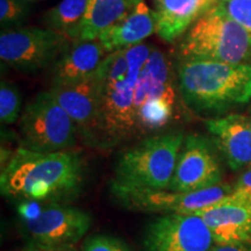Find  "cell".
Returning a JSON list of instances; mask_svg holds the SVG:
<instances>
[{"label":"cell","mask_w":251,"mask_h":251,"mask_svg":"<svg viewBox=\"0 0 251 251\" xmlns=\"http://www.w3.org/2000/svg\"><path fill=\"white\" fill-rule=\"evenodd\" d=\"M214 238L198 214H164L147 226L146 251H211Z\"/></svg>","instance_id":"cell-10"},{"label":"cell","mask_w":251,"mask_h":251,"mask_svg":"<svg viewBox=\"0 0 251 251\" xmlns=\"http://www.w3.org/2000/svg\"><path fill=\"white\" fill-rule=\"evenodd\" d=\"M21 97L18 87L9 81L0 85V120L2 125H13L21 117Z\"/></svg>","instance_id":"cell-20"},{"label":"cell","mask_w":251,"mask_h":251,"mask_svg":"<svg viewBox=\"0 0 251 251\" xmlns=\"http://www.w3.org/2000/svg\"><path fill=\"white\" fill-rule=\"evenodd\" d=\"M71 42L49 28H5L0 34V58L5 67L36 72L57 61Z\"/></svg>","instance_id":"cell-8"},{"label":"cell","mask_w":251,"mask_h":251,"mask_svg":"<svg viewBox=\"0 0 251 251\" xmlns=\"http://www.w3.org/2000/svg\"><path fill=\"white\" fill-rule=\"evenodd\" d=\"M153 48L140 43L109 52L97 71L102 147L115 146L139 135L135 91Z\"/></svg>","instance_id":"cell-2"},{"label":"cell","mask_w":251,"mask_h":251,"mask_svg":"<svg viewBox=\"0 0 251 251\" xmlns=\"http://www.w3.org/2000/svg\"><path fill=\"white\" fill-rule=\"evenodd\" d=\"M153 33H156L155 12L141 0L125 18L103 30L98 39L109 54L140 45Z\"/></svg>","instance_id":"cell-16"},{"label":"cell","mask_w":251,"mask_h":251,"mask_svg":"<svg viewBox=\"0 0 251 251\" xmlns=\"http://www.w3.org/2000/svg\"><path fill=\"white\" fill-rule=\"evenodd\" d=\"M28 6L24 0H0V23L2 28L17 26L26 19Z\"/></svg>","instance_id":"cell-22"},{"label":"cell","mask_w":251,"mask_h":251,"mask_svg":"<svg viewBox=\"0 0 251 251\" xmlns=\"http://www.w3.org/2000/svg\"><path fill=\"white\" fill-rule=\"evenodd\" d=\"M214 143L231 170L251 165V127L243 114H227L206 121Z\"/></svg>","instance_id":"cell-14"},{"label":"cell","mask_w":251,"mask_h":251,"mask_svg":"<svg viewBox=\"0 0 251 251\" xmlns=\"http://www.w3.org/2000/svg\"><path fill=\"white\" fill-rule=\"evenodd\" d=\"M77 128L51 93L36 94L20 117L23 148L36 152L65 151L75 146Z\"/></svg>","instance_id":"cell-6"},{"label":"cell","mask_w":251,"mask_h":251,"mask_svg":"<svg viewBox=\"0 0 251 251\" xmlns=\"http://www.w3.org/2000/svg\"><path fill=\"white\" fill-rule=\"evenodd\" d=\"M178 49L183 59L251 65L250 34L215 2L188 28Z\"/></svg>","instance_id":"cell-4"},{"label":"cell","mask_w":251,"mask_h":251,"mask_svg":"<svg viewBox=\"0 0 251 251\" xmlns=\"http://www.w3.org/2000/svg\"><path fill=\"white\" fill-rule=\"evenodd\" d=\"M108 52L99 39L72 41L69 48L54 63L52 85H70L90 79Z\"/></svg>","instance_id":"cell-15"},{"label":"cell","mask_w":251,"mask_h":251,"mask_svg":"<svg viewBox=\"0 0 251 251\" xmlns=\"http://www.w3.org/2000/svg\"><path fill=\"white\" fill-rule=\"evenodd\" d=\"M215 4L251 36V0H216Z\"/></svg>","instance_id":"cell-21"},{"label":"cell","mask_w":251,"mask_h":251,"mask_svg":"<svg viewBox=\"0 0 251 251\" xmlns=\"http://www.w3.org/2000/svg\"><path fill=\"white\" fill-rule=\"evenodd\" d=\"M141 0H90L77 41L98 39L100 34L131 12Z\"/></svg>","instance_id":"cell-18"},{"label":"cell","mask_w":251,"mask_h":251,"mask_svg":"<svg viewBox=\"0 0 251 251\" xmlns=\"http://www.w3.org/2000/svg\"><path fill=\"white\" fill-rule=\"evenodd\" d=\"M83 251H131V249L120 238L109 235H94L86 238Z\"/></svg>","instance_id":"cell-23"},{"label":"cell","mask_w":251,"mask_h":251,"mask_svg":"<svg viewBox=\"0 0 251 251\" xmlns=\"http://www.w3.org/2000/svg\"><path fill=\"white\" fill-rule=\"evenodd\" d=\"M90 0H62L45 15V24L71 41H77Z\"/></svg>","instance_id":"cell-19"},{"label":"cell","mask_w":251,"mask_h":251,"mask_svg":"<svg viewBox=\"0 0 251 251\" xmlns=\"http://www.w3.org/2000/svg\"><path fill=\"white\" fill-rule=\"evenodd\" d=\"M31 246L42 250L74 247L92 225L89 213L58 202L43 203L39 215L21 222Z\"/></svg>","instance_id":"cell-9"},{"label":"cell","mask_w":251,"mask_h":251,"mask_svg":"<svg viewBox=\"0 0 251 251\" xmlns=\"http://www.w3.org/2000/svg\"><path fill=\"white\" fill-rule=\"evenodd\" d=\"M231 193L251 201V166L240 176L236 183L234 184Z\"/></svg>","instance_id":"cell-24"},{"label":"cell","mask_w":251,"mask_h":251,"mask_svg":"<svg viewBox=\"0 0 251 251\" xmlns=\"http://www.w3.org/2000/svg\"><path fill=\"white\" fill-rule=\"evenodd\" d=\"M184 140L183 131L146 137L119 155L113 180L130 186L169 190Z\"/></svg>","instance_id":"cell-5"},{"label":"cell","mask_w":251,"mask_h":251,"mask_svg":"<svg viewBox=\"0 0 251 251\" xmlns=\"http://www.w3.org/2000/svg\"><path fill=\"white\" fill-rule=\"evenodd\" d=\"M45 251H78L76 248L74 247H64V248H56V249H47Z\"/></svg>","instance_id":"cell-26"},{"label":"cell","mask_w":251,"mask_h":251,"mask_svg":"<svg viewBox=\"0 0 251 251\" xmlns=\"http://www.w3.org/2000/svg\"><path fill=\"white\" fill-rule=\"evenodd\" d=\"M23 251H45V250L40 249V248H37V247H35V246H30V247L26 248V249H24Z\"/></svg>","instance_id":"cell-27"},{"label":"cell","mask_w":251,"mask_h":251,"mask_svg":"<svg viewBox=\"0 0 251 251\" xmlns=\"http://www.w3.org/2000/svg\"><path fill=\"white\" fill-rule=\"evenodd\" d=\"M231 192L233 186L222 183L193 192L130 186L114 180L111 183L113 198L125 208L162 214H197L230 196Z\"/></svg>","instance_id":"cell-7"},{"label":"cell","mask_w":251,"mask_h":251,"mask_svg":"<svg viewBox=\"0 0 251 251\" xmlns=\"http://www.w3.org/2000/svg\"><path fill=\"white\" fill-rule=\"evenodd\" d=\"M202 218L215 243H251V201L233 193L197 213Z\"/></svg>","instance_id":"cell-13"},{"label":"cell","mask_w":251,"mask_h":251,"mask_svg":"<svg viewBox=\"0 0 251 251\" xmlns=\"http://www.w3.org/2000/svg\"><path fill=\"white\" fill-rule=\"evenodd\" d=\"M211 251H251L250 242L215 243Z\"/></svg>","instance_id":"cell-25"},{"label":"cell","mask_w":251,"mask_h":251,"mask_svg":"<svg viewBox=\"0 0 251 251\" xmlns=\"http://www.w3.org/2000/svg\"><path fill=\"white\" fill-rule=\"evenodd\" d=\"M178 92L199 114H222L251 100V65L183 59L176 67Z\"/></svg>","instance_id":"cell-3"},{"label":"cell","mask_w":251,"mask_h":251,"mask_svg":"<svg viewBox=\"0 0 251 251\" xmlns=\"http://www.w3.org/2000/svg\"><path fill=\"white\" fill-rule=\"evenodd\" d=\"M49 92L68 113L84 141L90 146L102 147L96 76L70 85H52Z\"/></svg>","instance_id":"cell-12"},{"label":"cell","mask_w":251,"mask_h":251,"mask_svg":"<svg viewBox=\"0 0 251 251\" xmlns=\"http://www.w3.org/2000/svg\"><path fill=\"white\" fill-rule=\"evenodd\" d=\"M85 166L77 152L17 149L1 170L2 196L19 200L63 202L79 196Z\"/></svg>","instance_id":"cell-1"},{"label":"cell","mask_w":251,"mask_h":251,"mask_svg":"<svg viewBox=\"0 0 251 251\" xmlns=\"http://www.w3.org/2000/svg\"><path fill=\"white\" fill-rule=\"evenodd\" d=\"M216 0H161L155 11L156 34L165 42L184 36L197 19Z\"/></svg>","instance_id":"cell-17"},{"label":"cell","mask_w":251,"mask_h":251,"mask_svg":"<svg viewBox=\"0 0 251 251\" xmlns=\"http://www.w3.org/2000/svg\"><path fill=\"white\" fill-rule=\"evenodd\" d=\"M248 118H249V124H250V127H251V109H250V114H249V117H248Z\"/></svg>","instance_id":"cell-28"},{"label":"cell","mask_w":251,"mask_h":251,"mask_svg":"<svg viewBox=\"0 0 251 251\" xmlns=\"http://www.w3.org/2000/svg\"><path fill=\"white\" fill-rule=\"evenodd\" d=\"M156 1H157V2H158V1H161V0H156Z\"/></svg>","instance_id":"cell-29"},{"label":"cell","mask_w":251,"mask_h":251,"mask_svg":"<svg viewBox=\"0 0 251 251\" xmlns=\"http://www.w3.org/2000/svg\"><path fill=\"white\" fill-rule=\"evenodd\" d=\"M221 181V165L209 141L197 134L185 136L169 190L193 192L215 186Z\"/></svg>","instance_id":"cell-11"}]
</instances>
